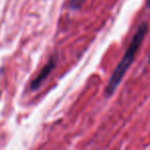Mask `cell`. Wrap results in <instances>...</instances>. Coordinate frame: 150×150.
Segmentation results:
<instances>
[{"label": "cell", "instance_id": "7a4b0ae2", "mask_svg": "<svg viewBox=\"0 0 150 150\" xmlns=\"http://www.w3.org/2000/svg\"><path fill=\"white\" fill-rule=\"evenodd\" d=\"M55 66H56V59L55 58H50L47 64H46L45 66L41 69V71L38 73V75L36 76L33 80H32V82H31V88L32 90H36L37 88H39L40 86L42 85V83L45 81L46 78L51 74V72L53 71V69L55 68Z\"/></svg>", "mask_w": 150, "mask_h": 150}, {"label": "cell", "instance_id": "6da1fadb", "mask_svg": "<svg viewBox=\"0 0 150 150\" xmlns=\"http://www.w3.org/2000/svg\"><path fill=\"white\" fill-rule=\"evenodd\" d=\"M147 31H148L147 23H142L139 26V28L137 29L136 33L133 36L132 41H131L130 45L127 48L124 57L120 60V62L117 64V66L115 67V71L112 72L108 82H107V85L105 88V96L106 97L112 96L115 90H117V88H119L120 81L122 80L125 74L129 70L133 61L135 60V57H136L137 52H138L139 47L141 46L143 40H144L145 36H146Z\"/></svg>", "mask_w": 150, "mask_h": 150}, {"label": "cell", "instance_id": "277c9868", "mask_svg": "<svg viewBox=\"0 0 150 150\" xmlns=\"http://www.w3.org/2000/svg\"><path fill=\"white\" fill-rule=\"evenodd\" d=\"M146 5H147V8H148V9H150V0H147Z\"/></svg>", "mask_w": 150, "mask_h": 150}, {"label": "cell", "instance_id": "3957f363", "mask_svg": "<svg viewBox=\"0 0 150 150\" xmlns=\"http://www.w3.org/2000/svg\"><path fill=\"white\" fill-rule=\"evenodd\" d=\"M84 1H85V0H71L69 5H71V7L74 8V9H78V8L81 7L82 4L84 3Z\"/></svg>", "mask_w": 150, "mask_h": 150}, {"label": "cell", "instance_id": "5b68a950", "mask_svg": "<svg viewBox=\"0 0 150 150\" xmlns=\"http://www.w3.org/2000/svg\"><path fill=\"white\" fill-rule=\"evenodd\" d=\"M149 63H150V55H149Z\"/></svg>", "mask_w": 150, "mask_h": 150}]
</instances>
